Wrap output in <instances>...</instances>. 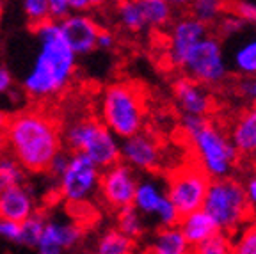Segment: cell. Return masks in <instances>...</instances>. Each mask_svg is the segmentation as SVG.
Returning <instances> with one entry per match:
<instances>
[{
  "instance_id": "3957f363",
  "label": "cell",
  "mask_w": 256,
  "mask_h": 254,
  "mask_svg": "<svg viewBox=\"0 0 256 254\" xmlns=\"http://www.w3.org/2000/svg\"><path fill=\"white\" fill-rule=\"evenodd\" d=\"M182 126L194 146L198 156L196 162L210 176V180L230 178L238 160V153L224 132L206 118L187 114L182 118Z\"/></svg>"
},
{
  "instance_id": "2e32d148",
  "label": "cell",
  "mask_w": 256,
  "mask_h": 254,
  "mask_svg": "<svg viewBox=\"0 0 256 254\" xmlns=\"http://www.w3.org/2000/svg\"><path fill=\"white\" fill-rule=\"evenodd\" d=\"M34 214H36L34 198L25 185L12 187L0 194V217L2 218L22 224Z\"/></svg>"
},
{
  "instance_id": "4316f807",
  "label": "cell",
  "mask_w": 256,
  "mask_h": 254,
  "mask_svg": "<svg viewBox=\"0 0 256 254\" xmlns=\"http://www.w3.org/2000/svg\"><path fill=\"white\" fill-rule=\"evenodd\" d=\"M224 12L222 2H216V0H198L190 4V16L201 22L203 25H212L220 20V14Z\"/></svg>"
},
{
  "instance_id": "5b68a950",
  "label": "cell",
  "mask_w": 256,
  "mask_h": 254,
  "mask_svg": "<svg viewBox=\"0 0 256 254\" xmlns=\"http://www.w3.org/2000/svg\"><path fill=\"white\" fill-rule=\"evenodd\" d=\"M146 104L139 86L130 82L110 84L102 98V123L121 139L140 134Z\"/></svg>"
},
{
  "instance_id": "ee69618b",
  "label": "cell",
  "mask_w": 256,
  "mask_h": 254,
  "mask_svg": "<svg viewBox=\"0 0 256 254\" xmlns=\"http://www.w3.org/2000/svg\"><path fill=\"white\" fill-rule=\"evenodd\" d=\"M132 254H148V252H132Z\"/></svg>"
},
{
  "instance_id": "b9f144b4",
  "label": "cell",
  "mask_w": 256,
  "mask_h": 254,
  "mask_svg": "<svg viewBox=\"0 0 256 254\" xmlns=\"http://www.w3.org/2000/svg\"><path fill=\"white\" fill-rule=\"evenodd\" d=\"M246 194H248L249 202L252 204V208L256 206V176H252L248 183V188H246Z\"/></svg>"
},
{
  "instance_id": "4dcf8cb0",
  "label": "cell",
  "mask_w": 256,
  "mask_h": 254,
  "mask_svg": "<svg viewBox=\"0 0 256 254\" xmlns=\"http://www.w3.org/2000/svg\"><path fill=\"white\" fill-rule=\"evenodd\" d=\"M232 254H256V222L246 228L236 244H232Z\"/></svg>"
},
{
  "instance_id": "e575fe53",
  "label": "cell",
  "mask_w": 256,
  "mask_h": 254,
  "mask_svg": "<svg viewBox=\"0 0 256 254\" xmlns=\"http://www.w3.org/2000/svg\"><path fill=\"white\" fill-rule=\"evenodd\" d=\"M48 14H50V20L52 22L60 24L70 14H73V12L70 9L68 0H48Z\"/></svg>"
},
{
  "instance_id": "9a60e30c",
  "label": "cell",
  "mask_w": 256,
  "mask_h": 254,
  "mask_svg": "<svg viewBox=\"0 0 256 254\" xmlns=\"http://www.w3.org/2000/svg\"><path fill=\"white\" fill-rule=\"evenodd\" d=\"M172 92L182 107L184 114L198 116V118H206V114L212 110V96L206 91L204 86L194 82L188 76H182L172 86Z\"/></svg>"
},
{
  "instance_id": "4fadbf2b",
  "label": "cell",
  "mask_w": 256,
  "mask_h": 254,
  "mask_svg": "<svg viewBox=\"0 0 256 254\" xmlns=\"http://www.w3.org/2000/svg\"><path fill=\"white\" fill-rule=\"evenodd\" d=\"M120 153L124 166H128L130 169L136 167L140 171H156L162 156L158 142L152 135L142 132L123 139V142H120Z\"/></svg>"
},
{
  "instance_id": "30bf717a",
  "label": "cell",
  "mask_w": 256,
  "mask_h": 254,
  "mask_svg": "<svg viewBox=\"0 0 256 254\" xmlns=\"http://www.w3.org/2000/svg\"><path fill=\"white\" fill-rule=\"evenodd\" d=\"M137 180L134 171L123 162L108 167L100 174V190L104 201L114 210L132 206L134 196H136Z\"/></svg>"
},
{
  "instance_id": "f6af8a7d",
  "label": "cell",
  "mask_w": 256,
  "mask_h": 254,
  "mask_svg": "<svg viewBox=\"0 0 256 254\" xmlns=\"http://www.w3.org/2000/svg\"><path fill=\"white\" fill-rule=\"evenodd\" d=\"M78 254H91V252H86V250H84V252H78Z\"/></svg>"
},
{
  "instance_id": "f1b7e54d",
  "label": "cell",
  "mask_w": 256,
  "mask_h": 254,
  "mask_svg": "<svg viewBox=\"0 0 256 254\" xmlns=\"http://www.w3.org/2000/svg\"><path fill=\"white\" fill-rule=\"evenodd\" d=\"M22 11H24L28 24L32 25V28L50 20L48 0H25L24 4H22Z\"/></svg>"
},
{
  "instance_id": "ffe728a7",
  "label": "cell",
  "mask_w": 256,
  "mask_h": 254,
  "mask_svg": "<svg viewBox=\"0 0 256 254\" xmlns=\"http://www.w3.org/2000/svg\"><path fill=\"white\" fill-rule=\"evenodd\" d=\"M166 199V192L153 182H140L137 183L136 196H134L132 206L139 214L144 215H155L158 210L160 202Z\"/></svg>"
},
{
  "instance_id": "52a82bcc",
  "label": "cell",
  "mask_w": 256,
  "mask_h": 254,
  "mask_svg": "<svg viewBox=\"0 0 256 254\" xmlns=\"http://www.w3.org/2000/svg\"><path fill=\"white\" fill-rule=\"evenodd\" d=\"M210 182V176L201 169L198 162L185 164L169 172L166 198L171 201L180 218L203 208Z\"/></svg>"
},
{
  "instance_id": "f546056e",
  "label": "cell",
  "mask_w": 256,
  "mask_h": 254,
  "mask_svg": "<svg viewBox=\"0 0 256 254\" xmlns=\"http://www.w3.org/2000/svg\"><path fill=\"white\" fill-rule=\"evenodd\" d=\"M190 254H232V240L222 233H217L206 242L194 247Z\"/></svg>"
},
{
  "instance_id": "7a4b0ae2",
  "label": "cell",
  "mask_w": 256,
  "mask_h": 254,
  "mask_svg": "<svg viewBox=\"0 0 256 254\" xmlns=\"http://www.w3.org/2000/svg\"><path fill=\"white\" fill-rule=\"evenodd\" d=\"M6 146L24 171L46 172L52 158L62 151V134L52 116L30 108L9 118Z\"/></svg>"
},
{
  "instance_id": "277c9868",
  "label": "cell",
  "mask_w": 256,
  "mask_h": 254,
  "mask_svg": "<svg viewBox=\"0 0 256 254\" xmlns=\"http://www.w3.org/2000/svg\"><path fill=\"white\" fill-rule=\"evenodd\" d=\"M201 210L212 218L224 236H232L240 226L254 217L246 187L235 178L212 180Z\"/></svg>"
},
{
  "instance_id": "603a6c76",
  "label": "cell",
  "mask_w": 256,
  "mask_h": 254,
  "mask_svg": "<svg viewBox=\"0 0 256 254\" xmlns=\"http://www.w3.org/2000/svg\"><path fill=\"white\" fill-rule=\"evenodd\" d=\"M118 18L123 28L130 32H140L146 28V22H144L142 8H140L139 0H128V2H121L118 6Z\"/></svg>"
},
{
  "instance_id": "8fae6325",
  "label": "cell",
  "mask_w": 256,
  "mask_h": 254,
  "mask_svg": "<svg viewBox=\"0 0 256 254\" xmlns=\"http://www.w3.org/2000/svg\"><path fill=\"white\" fill-rule=\"evenodd\" d=\"M84 238V228L76 222L46 218L43 234L36 246L38 254H66Z\"/></svg>"
},
{
  "instance_id": "1f68e13d",
  "label": "cell",
  "mask_w": 256,
  "mask_h": 254,
  "mask_svg": "<svg viewBox=\"0 0 256 254\" xmlns=\"http://www.w3.org/2000/svg\"><path fill=\"white\" fill-rule=\"evenodd\" d=\"M224 12H232L244 24H256V4L252 2H233L224 4Z\"/></svg>"
},
{
  "instance_id": "60d3db41",
  "label": "cell",
  "mask_w": 256,
  "mask_h": 254,
  "mask_svg": "<svg viewBox=\"0 0 256 254\" xmlns=\"http://www.w3.org/2000/svg\"><path fill=\"white\" fill-rule=\"evenodd\" d=\"M8 123H9L8 114L0 108V148L6 144V130H8Z\"/></svg>"
},
{
  "instance_id": "7402d4cb",
  "label": "cell",
  "mask_w": 256,
  "mask_h": 254,
  "mask_svg": "<svg viewBox=\"0 0 256 254\" xmlns=\"http://www.w3.org/2000/svg\"><path fill=\"white\" fill-rule=\"evenodd\" d=\"M146 27H164L171 22L172 8L166 0H139Z\"/></svg>"
},
{
  "instance_id": "9c48e42d",
  "label": "cell",
  "mask_w": 256,
  "mask_h": 254,
  "mask_svg": "<svg viewBox=\"0 0 256 254\" xmlns=\"http://www.w3.org/2000/svg\"><path fill=\"white\" fill-rule=\"evenodd\" d=\"M100 174L102 171L88 156L80 153H70L68 167L57 180L60 198L72 204L89 201L100 187Z\"/></svg>"
},
{
  "instance_id": "ab89813d",
  "label": "cell",
  "mask_w": 256,
  "mask_h": 254,
  "mask_svg": "<svg viewBox=\"0 0 256 254\" xmlns=\"http://www.w3.org/2000/svg\"><path fill=\"white\" fill-rule=\"evenodd\" d=\"M70 2V9L72 12L75 11V14H82L84 11H89L92 6H96V2H91V0H68Z\"/></svg>"
},
{
  "instance_id": "8d00e7d4",
  "label": "cell",
  "mask_w": 256,
  "mask_h": 254,
  "mask_svg": "<svg viewBox=\"0 0 256 254\" xmlns=\"http://www.w3.org/2000/svg\"><path fill=\"white\" fill-rule=\"evenodd\" d=\"M0 238L18 244V240H20V222L0 217Z\"/></svg>"
},
{
  "instance_id": "5bb4252c",
  "label": "cell",
  "mask_w": 256,
  "mask_h": 254,
  "mask_svg": "<svg viewBox=\"0 0 256 254\" xmlns=\"http://www.w3.org/2000/svg\"><path fill=\"white\" fill-rule=\"evenodd\" d=\"M64 41L72 48V52L78 56H88L96 48V40L100 34V27L88 14H70L59 24Z\"/></svg>"
},
{
  "instance_id": "d4e9b609",
  "label": "cell",
  "mask_w": 256,
  "mask_h": 254,
  "mask_svg": "<svg viewBox=\"0 0 256 254\" xmlns=\"http://www.w3.org/2000/svg\"><path fill=\"white\" fill-rule=\"evenodd\" d=\"M25 185V171L12 156H0V194Z\"/></svg>"
},
{
  "instance_id": "ac0fdd59",
  "label": "cell",
  "mask_w": 256,
  "mask_h": 254,
  "mask_svg": "<svg viewBox=\"0 0 256 254\" xmlns=\"http://www.w3.org/2000/svg\"><path fill=\"white\" fill-rule=\"evenodd\" d=\"M178 230L182 231L188 247H198L200 244L206 242L208 238H212L217 233H220L216 222L203 210H198L194 214L182 217L180 222H178Z\"/></svg>"
},
{
  "instance_id": "8992f818",
  "label": "cell",
  "mask_w": 256,
  "mask_h": 254,
  "mask_svg": "<svg viewBox=\"0 0 256 254\" xmlns=\"http://www.w3.org/2000/svg\"><path fill=\"white\" fill-rule=\"evenodd\" d=\"M62 144L70 153L88 156L98 169H108L121 162L120 142L102 121L82 118L70 123L62 132Z\"/></svg>"
},
{
  "instance_id": "44dd1931",
  "label": "cell",
  "mask_w": 256,
  "mask_h": 254,
  "mask_svg": "<svg viewBox=\"0 0 256 254\" xmlns=\"http://www.w3.org/2000/svg\"><path fill=\"white\" fill-rule=\"evenodd\" d=\"M134 240L118 230H107L96 244L94 254H132Z\"/></svg>"
},
{
  "instance_id": "836d02e7",
  "label": "cell",
  "mask_w": 256,
  "mask_h": 254,
  "mask_svg": "<svg viewBox=\"0 0 256 254\" xmlns=\"http://www.w3.org/2000/svg\"><path fill=\"white\" fill-rule=\"evenodd\" d=\"M246 27H248V24H244V22L240 20V18H236L235 14H232V12H228V14L222 16V18L217 22V28H219L220 36H224V38L235 36V34L244 30Z\"/></svg>"
},
{
  "instance_id": "ba28073f",
  "label": "cell",
  "mask_w": 256,
  "mask_h": 254,
  "mask_svg": "<svg viewBox=\"0 0 256 254\" xmlns=\"http://www.w3.org/2000/svg\"><path fill=\"white\" fill-rule=\"evenodd\" d=\"M180 70H184L190 80L204 88L224 82V78L228 76V66L219 38L206 36L203 41H200L185 57Z\"/></svg>"
},
{
  "instance_id": "7c38bea8",
  "label": "cell",
  "mask_w": 256,
  "mask_h": 254,
  "mask_svg": "<svg viewBox=\"0 0 256 254\" xmlns=\"http://www.w3.org/2000/svg\"><path fill=\"white\" fill-rule=\"evenodd\" d=\"M206 36L208 27L198 22L196 18H192L190 14L176 20L171 27V34H169V59L171 62L182 68L188 52Z\"/></svg>"
},
{
  "instance_id": "d590c367",
  "label": "cell",
  "mask_w": 256,
  "mask_h": 254,
  "mask_svg": "<svg viewBox=\"0 0 256 254\" xmlns=\"http://www.w3.org/2000/svg\"><path fill=\"white\" fill-rule=\"evenodd\" d=\"M68 162H70V151H60V153H57V155L52 158V162H50V166H48L46 172L52 176L54 180H59L60 176L64 174V171H66Z\"/></svg>"
},
{
  "instance_id": "7bdbcfd3",
  "label": "cell",
  "mask_w": 256,
  "mask_h": 254,
  "mask_svg": "<svg viewBox=\"0 0 256 254\" xmlns=\"http://www.w3.org/2000/svg\"><path fill=\"white\" fill-rule=\"evenodd\" d=\"M242 88H244V91L248 92V94L251 96V98L256 102V78H252V80H246V82L242 84Z\"/></svg>"
},
{
  "instance_id": "6da1fadb",
  "label": "cell",
  "mask_w": 256,
  "mask_h": 254,
  "mask_svg": "<svg viewBox=\"0 0 256 254\" xmlns=\"http://www.w3.org/2000/svg\"><path fill=\"white\" fill-rule=\"evenodd\" d=\"M38 52L22 80V89L32 100H48L68 88L76 72V56L64 41L59 24L48 20L34 27Z\"/></svg>"
},
{
  "instance_id": "484cf974",
  "label": "cell",
  "mask_w": 256,
  "mask_h": 254,
  "mask_svg": "<svg viewBox=\"0 0 256 254\" xmlns=\"http://www.w3.org/2000/svg\"><path fill=\"white\" fill-rule=\"evenodd\" d=\"M44 224H46V217H44L43 214L36 212L34 215H30L27 220H24V222L20 224V240H18V244L36 249L41 234H43Z\"/></svg>"
},
{
  "instance_id": "d6986e66",
  "label": "cell",
  "mask_w": 256,
  "mask_h": 254,
  "mask_svg": "<svg viewBox=\"0 0 256 254\" xmlns=\"http://www.w3.org/2000/svg\"><path fill=\"white\" fill-rule=\"evenodd\" d=\"M148 254H190L184 234L174 228H160L150 244Z\"/></svg>"
},
{
  "instance_id": "74e56055",
  "label": "cell",
  "mask_w": 256,
  "mask_h": 254,
  "mask_svg": "<svg viewBox=\"0 0 256 254\" xmlns=\"http://www.w3.org/2000/svg\"><path fill=\"white\" fill-rule=\"evenodd\" d=\"M12 89H14V78H12V73L9 72L4 64H0V96L11 94Z\"/></svg>"
},
{
  "instance_id": "e0dca14e",
  "label": "cell",
  "mask_w": 256,
  "mask_h": 254,
  "mask_svg": "<svg viewBox=\"0 0 256 254\" xmlns=\"http://www.w3.org/2000/svg\"><path fill=\"white\" fill-rule=\"evenodd\" d=\"M238 155L256 156V105L236 118L232 130V140Z\"/></svg>"
},
{
  "instance_id": "d6a6232c",
  "label": "cell",
  "mask_w": 256,
  "mask_h": 254,
  "mask_svg": "<svg viewBox=\"0 0 256 254\" xmlns=\"http://www.w3.org/2000/svg\"><path fill=\"white\" fill-rule=\"evenodd\" d=\"M155 217L158 218V222L162 224V228H174L180 222V215L174 210V206L171 204L168 198L160 202L158 210L155 212Z\"/></svg>"
},
{
  "instance_id": "f35d334b",
  "label": "cell",
  "mask_w": 256,
  "mask_h": 254,
  "mask_svg": "<svg viewBox=\"0 0 256 254\" xmlns=\"http://www.w3.org/2000/svg\"><path fill=\"white\" fill-rule=\"evenodd\" d=\"M116 44V38L110 30H105L100 28V34H98V40H96V48H104V50H110L112 46Z\"/></svg>"
},
{
  "instance_id": "cb8c5ba5",
  "label": "cell",
  "mask_w": 256,
  "mask_h": 254,
  "mask_svg": "<svg viewBox=\"0 0 256 254\" xmlns=\"http://www.w3.org/2000/svg\"><path fill=\"white\" fill-rule=\"evenodd\" d=\"M233 68L240 75L256 78V38L236 48L233 54Z\"/></svg>"
},
{
  "instance_id": "83f0119b",
  "label": "cell",
  "mask_w": 256,
  "mask_h": 254,
  "mask_svg": "<svg viewBox=\"0 0 256 254\" xmlns=\"http://www.w3.org/2000/svg\"><path fill=\"white\" fill-rule=\"evenodd\" d=\"M118 231L128 236L130 240L139 238L140 234L144 233V226H142V218H140V214L136 210L134 206H128L120 210L118 214Z\"/></svg>"
}]
</instances>
